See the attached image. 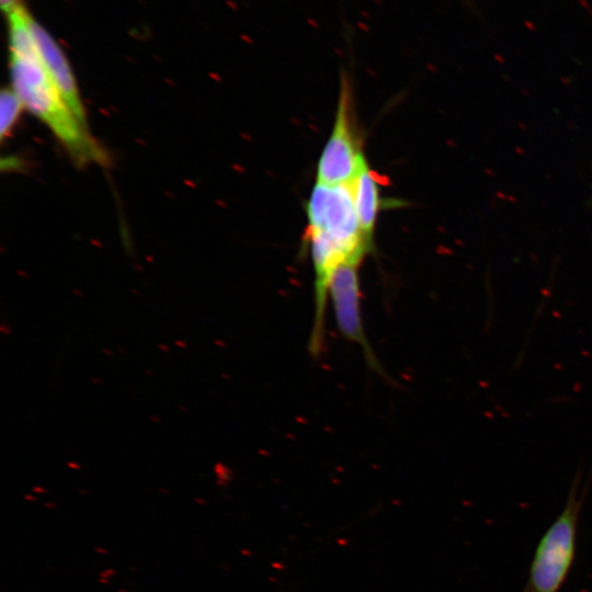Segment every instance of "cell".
Instances as JSON below:
<instances>
[{"label":"cell","mask_w":592,"mask_h":592,"mask_svg":"<svg viewBox=\"0 0 592 592\" xmlns=\"http://www.w3.org/2000/svg\"><path fill=\"white\" fill-rule=\"evenodd\" d=\"M2 10L9 14L19 7L18 0H0Z\"/></svg>","instance_id":"9"},{"label":"cell","mask_w":592,"mask_h":592,"mask_svg":"<svg viewBox=\"0 0 592 592\" xmlns=\"http://www.w3.org/2000/svg\"><path fill=\"white\" fill-rule=\"evenodd\" d=\"M307 230L327 235L358 264L371 250L357 218L351 184L315 185L306 207Z\"/></svg>","instance_id":"3"},{"label":"cell","mask_w":592,"mask_h":592,"mask_svg":"<svg viewBox=\"0 0 592 592\" xmlns=\"http://www.w3.org/2000/svg\"><path fill=\"white\" fill-rule=\"evenodd\" d=\"M364 159L353 134L350 88L343 81L333 128L318 161L317 182L328 185L351 184Z\"/></svg>","instance_id":"4"},{"label":"cell","mask_w":592,"mask_h":592,"mask_svg":"<svg viewBox=\"0 0 592 592\" xmlns=\"http://www.w3.org/2000/svg\"><path fill=\"white\" fill-rule=\"evenodd\" d=\"M582 499L574 483L562 511L536 547L524 592H559L576 555Z\"/></svg>","instance_id":"2"},{"label":"cell","mask_w":592,"mask_h":592,"mask_svg":"<svg viewBox=\"0 0 592 592\" xmlns=\"http://www.w3.org/2000/svg\"><path fill=\"white\" fill-rule=\"evenodd\" d=\"M24 105L12 88L3 89L0 95V136L3 140L16 124Z\"/></svg>","instance_id":"8"},{"label":"cell","mask_w":592,"mask_h":592,"mask_svg":"<svg viewBox=\"0 0 592 592\" xmlns=\"http://www.w3.org/2000/svg\"><path fill=\"white\" fill-rule=\"evenodd\" d=\"M351 186L361 229L372 242L379 209V180L377 174L369 169L366 159L362 162Z\"/></svg>","instance_id":"7"},{"label":"cell","mask_w":592,"mask_h":592,"mask_svg":"<svg viewBox=\"0 0 592 592\" xmlns=\"http://www.w3.org/2000/svg\"><path fill=\"white\" fill-rule=\"evenodd\" d=\"M10 73L12 89L24 107L53 132L78 166L105 162L104 150L88 127L78 121L54 84L36 42L10 49Z\"/></svg>","instance_id":"1"},{"label":"cell","mask_w":592,"mask_h":592,"mask_svg":"<svg viewBox=\"0 0 592 592\" xmlns=\"http://www.w3.org/2000/svg\"><path fill=\"white\" fill-rule=\"evenodd\" d=\"M328 297L341 335L361 348L371 369L385 376L363 323L358 265L344 264L333 273Z\"/></svg>","instance_id":"5"},{"label":"cell","mask_w":592,"mask_h":592,"mask_svg":"<svg viewBox=\"0 0 592 592\" xmlns=\"http://www.w3.org/2000/svg\"><path fill=\"white\" fill-rule=\"evenodd\" d=\"M32 32L44 66L64 101L78 121L88 127L84 107L69 62L49 33L31 19Z\"/></svg>","instance_id":"6"}]
</instances>
